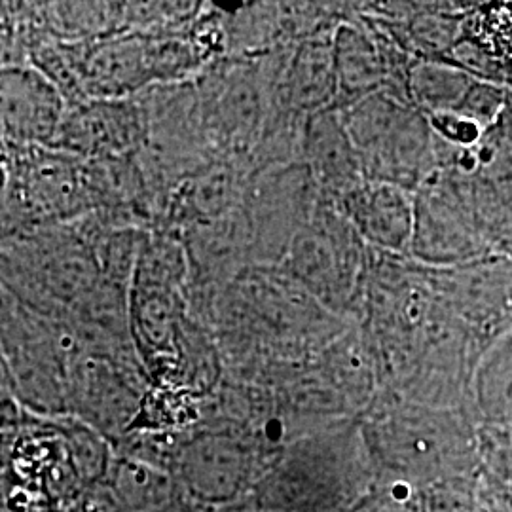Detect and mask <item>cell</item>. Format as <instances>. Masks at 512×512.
I'll return each instance as SVG.
<instances>
[{"mask_svg": "<svg viewBox=\"0 0 512 512\" xmlns=\"http://www.w3.org/2000/svg\"><path fill=\"white\" fill-rule=\"evenodd\" d=\"M348 135L368 165L384 173V183L401 188L416 177L427 156V128L412 112L385 99L366 101L355 110Z\"/></svg>", "mask_w": 512, "mask_h": 512, "instance_id": "1", "label": "cell"}, {"mask_svg": "<svg viewBox=\"0 0 512 512\" xmlns=\"http://www.w3.org/2000/svg\"><path fill=\"white\" fill-rule=\"evenodd\" d=\"M69 403L76 420L103 437L122 431L137 408V393L122 366L107 353L74 355L67 368Z\"/></svg>", "mask_w": 512, "mask_h": 512, "instance_id": "2", "label": "cell"}, {"mask_svg": "<svg viewBox=\"0 0 512 512\" xmlns=\"http://www.w3.org/2000/svg\"><path fill=\"white\" fill-rule=\"evenodd\" d=\"M249 475L247 454L236 440L205 435L188 442L179 458L186 492L203 503H228L241 492Z\"/></svg>", "mask_w": 512, "mask_h": 512, "instance_id": "4", "label": "cell"}, {"mask_svg": "<svg viewBox=\"0 0 512 512\" xmlns=\"http://www.w3.org/2000/svg\"><path fill=\"white\" fill-rule=\"evenodd\" d=\"M473 393L486 423L512 427V330L505 332L480 361Z\"/></svg>", "mask_w": 512, "mask_h": 512, "instance_id": "8", "label": "cell"}, {"mask_svg": "<svg viewBox=\"0 0 512 512\" xmlns=\"http://www.w3.org/2000/svg\"><path fill=\"white\" fill-rule=\"evenodd\" d=\"M336 76L349 90H363L378 82L382 67L376 52L357 31H344L334 54Z\"/></svg>", "mask_w": 512, "mask_h": 512, "instance_id": "13", "label": "cell"}, {"mask_svg": "<svg viewBox=\"0 0 512 512\" xmlns=\"http://www.w3.org/2000/svg\"><path fill=\"white\" fill-rule=\"evenodd\" d=\"M103 482L107 499L120 512H156L171 505V478L143 459H116Z\"/></svg>", "mask_w": 512, "mask_h": 512, "instance_id": "7", "label": "cell"}, {"mask_svg": "<svg viewBox=\"0 0 512 512\" xmlns=\"http://www.w3.org/2000/svg\"><path fill=\"white\" fill-rule=\"evenodd\" d=\"M348 209L357 230L372 243L401 251L412 239V203L401 186L376 181L351 190Z\"/></svg>", "mask_w": 512, "mask_h": 512, "instance_id": "5", "label": "cell"}, {"mask_svg": "<svg viewBox=\"0 0 512 512\" xmlns=\"http://www.w3.org/2000/svg\"><path fill=\"white\" fill-rule=\"evenodd\" d=\"M141 50L135 42H110L93 48L82 61L80 76L88 88L103 95L122 93L141 76Z\"/></svg>", "mask_w": 512, "mask_h": 512, "instance_id": "10", "label": "cell"}, {"mask_svg": "<svg viewBox=\"0 0 512 512\" xmlns=\"http://www.w3.org/2000/svg\"><path fill=\"white\" fill-rule=\"evenodd\" d=\"M475 84V78L461 69L423 63L412 73V92L431 112L458 110Z\"/></svg>", "mask_w": 512, "mask_h": 512, "instance_id": "12", "label": "cell"}, {"mask_svg": "<svg viewBox=\"0 0 512 512\" xmlns=\"http://www.w3.org/2000/svg\"><path fill=\"white\" fill-rule=\"evenodd\" d=\"M133 334L139 346L150 353L169 348L175 332V306L164 287L141 281L133 291Z\"/></svg>", "mask_w": 512, "mask_h": 512, "instance_id": "11", "label": "cell"}, {"mask_svg": "<svg viewBox=\"0 0 512 512\" xmlns=\"http://www.w3.org/2000/svg\"><path fill=\"white\" fill-rule=\"evenodd\" d=\"M25 425L21 404L10 397H0V437H12Z\"/></svg>", "mask_w": 512, "mask_h": 512, "instance_id": "16", "label": "cell"}, {"mask_svg": "<svg viewBox=\"0 0 512 512\" xmlns=\"http://www.w3.org/2000/svg\"><path fill=\"white\" fill-rule=\"evenodd\" d=\"M313 154L315 162L323 169V173L330 179L346 181V173H353V154L351 139L344 137L340 131H334L329 122H319L313 128Z\"/></svg>", "mask_w": 512, "mask_h": 512, "instance_id": "14", "label": "cell"}, {"mask_svg": "<svg viewBox=\"0 0 512 512\" xmlns=\"http://www.w3.org/2000/svg\"><path fill=\"white\" fill-rule=\"evenodd\" d=\"M156 512H192L190 509H183V507H179V505H167V507H164V509H160V511Z\"/></svg>", "mask_w": 512, "mask_h": 512, "instance_id": "17", "label": "cell"}, {"mask_svg": "<svg viewBox=\"0 0 512 512\" xmlns=\"http://www.w3.org/2000/svg\"><path fill=\"white\" fill-rule=\"evenodd\" d=\"M25 190L38 209L63 215L82 202L80 179L74 167L55 156H37L25 169Z\"/></svg>", "mask_w": 512, "mask_h": 512, "instance_id": "9", "label": "cell"}, {"mask_svg": "<svg viewBox=\"0 0 512 512\" xmlns=\"http://www.w3.org/2000/svg\"><path fill=\"white\" fill-rule=\"evenodd\" d=\"M55 137L78 152L112 154L135 143L137 122L124 105L97 101L63 118Z\"/></svg>", "mask_w": 512, "mask_h": 512, "instance_id": "6", "label": "cell"}, {"mask_svg": "<svg viewBox=\"0 0 512 512\" xmlns=\"http://www.w3.org/2000/svg\"><path fill=\"white\" fill-rule=\"evenodd\" d=\"M429 126L435 129L444 141L458 147H473L484 133V128L478 122L459 114L456 110L431 112Z\"/></svg>", "mask_w": 512, "mask_h": 512, "instance_id": "15", "label": "cell"}, {"mask_svg": "<svg viewBox=\"0 0 512 512\" xmlns=\"http://www.w3.org/2000/svg\"><path fill=\"white\" fill-rule=\"evenodd\" d=\"M63 122V101L54 82L35 69L0 71V128L18 141H52Z\"/></svg>", "mask_w": 512, "mask_h": 512, "instance_id": "3", "label": "cell"}]
</instances>
